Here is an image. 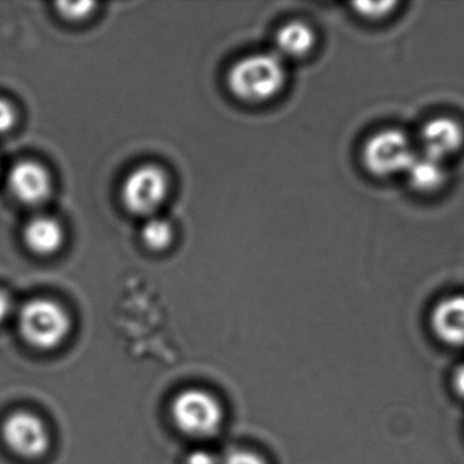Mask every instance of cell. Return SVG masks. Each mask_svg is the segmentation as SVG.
<instances>
[{"label": "cell", "mask_w": 464, "mask_h": 464, "mask_svg": "<svg viewBox=\"0 0 464 464\" xmlns=\"http://www.w3.org/2000/svg\"><path fill=\"white\" fill-rule=\"evenodd\" d=\"M286 72L276 53H254L236 62L227 72L230 93L241 102L259 104L284 88Z\"/></svg>", "instance_id": "obj_1"}, {"label": "cell", "mask_w": 464, "mask_h": 464, "mask_svg": "<svg viewBox=\"0 0 464 464\" xmlns=\"http://www.w3.org/2000/svg\"><path fill=\"white\" fill-rule=\"evenodd\" d=\"M18 330L24 341L39 350H55L72 330L69 312L48 298H34L18 314Z\"/></svg>", "instance_id": "obj_2"}, {"label": "cell", "mask_w": 464, "mask_h": 464, "mask_svg": "<svg viewBox=\"0 0 464 464\" xmlns=\"http://www.w3.org/2000/svg\"><path fill=\"white\" fill-rule=\"evenodd\" d=\"M170 417L176 428L191 439H210L221 430L225 420L221 401L200 388H188L173 398Z\"/></svg>", "instance_id": "obj_3"}, {"label": "cell", "mask_w": 464, "mask_h": 464, "mask_svg": "<svg viewBox=\"0 0 464 464\" xmlns=\"http://www.w3.org/2000/svg\"><path fill=\"white\" fill-rule=\"evenodd\" d=\"M168 191L167 173L156 165H143L127 176L121 188V199L130 213L148 217L161 208Z\"/></svg>", "instance_id": "obj_4"}, {"label": "cell", "mask_w": 464, "mask_h": 464, "mask_svg": "<svg viewBox=\"0 0 464 464\" xmlns=\"http://www.w3.org/2000/svg\"><path fill=\"white\" fill-rule=\"evenodd\" d=\"M414 157L409 140L398 130H384L374 134L369 138L362 151L366 169L379 178L406 172Z\"/></svg>", "instance_id": "obj_5"}, {"label": "cell", "mask_w": 464, "mask_h": 464, "mask_svg": "<svg viewBox=\"0 0 464 464\" xmlns=\"http://www.w3.org/2000/svg\"><path fill=\"white\" fill-rule=\"evenodd\" d=\"M2 437L12 452L24 459H40L50 450L51 433L47 423L34 412H12L2 425Z\"/></svg>", "instance_id": "obj_6"}, {"label": "cell", "mask_w": 464, "mask_h": 464, "mask_svg": "<svg viewBox=\"0 0 464 464\" xmlns=\"http://www.w3.org/2000/svg\"><path fill=\"white\" fill-rule=\"evenodd\" d=\"M10 189L20 202L37 206L50 198L53 183L48 170L34 161H24L13 168L9 178Z\"/></svg>", "instance_id": "obj_7"}, {"label": "cell", "mask_w": 464, "mask_h": 464, "mask_svg": "<svg viewBox=\"0 0 464 464\" xmlns=\"http://www.w3.org/2000/svg\"><path fill=\"white\" fill-rule=\"evenodd\" d=\"M430 328L447 346L464 347V295H452L440 301L430 314Z\"/></svg>", "instance_id": "obj_8"}, {"label": "cell", "mask_w": 464, "mask_h": 464, "mask_svg": "<svg viewBox=\"0 0 464 464\" xmlns=\"http://www.w3.org/2000/svg\"><path fill=\"white\" fill-rule=\"evenodd\" d=\"M423 154L442 160L455 154L464 142V131L458 121L450 118H436L428 121L420 131Z\"/></svg>", "instance_id": "obj_9"}, {"label": "cell", "mask_w": 464, "mask_h": 464, "mask_svg": "<svg viewBox=\"0 0 464 464\" xmlns=\"http://www.w3.org/2000/svg\"><path fill=\"white\" fill-rule=\"evenodd\" d=\"M24 240L32 252L48 256L58 252L63 244V227L51 217H37L26 225Z\"/></svg>", "instance_id": "obj_10"}, {"label": "cell", "mask_w": 464, "mask_h": 464, "mask_svg": "<svg viewBox=\"0 0 464 464\" xmlns=\"http://www.w3.org/2000/svg\"><path fill=\"white\" fill-rule=\"evenodd\" d=\"M276 55L287 58H303L314 45V34L306 24L295 21L279 29L276 36Z\"/></svg>", "instance_id": "obj_11"}, {"label": "cell", "mask_w": 464, "mask_h": 464, "mask_svg": "<svg viewBox=\"0 0 464 464\" xmlns=\"http://www.w3.org/2000/svg\"><path fill=\"white\" fill-rule=\"evenodd\" d=\"M410 186L420 192H433L442 187L447 179L442 161L422 154L415 156L406 170Z\"/></svg>", "instance_id": "obj_12"}, {"label": "cell", "mask_w": 464, "mask_h": 464, "mask_svg": "<svg viewBox=\"0 0 464 464\" xmlns=\"http://www.w3.org/2000/svg\"><path fill=\"white\" fill-rule=\"evenodd\" d=\"M173 240V227L167 219L150 218L142 229V241L153 251H164Z\"/></svg>", "instance_id": "obj_13"}, {"label": "cell", "mask_w": 464, "mask_h": 464, "mask_svg": "<svg viewBox=\"0 0 464 464\" xmlns=\"http://www.w3.org/2000/svg\"><path fill=\"white\" fill-rule=\"evenodd\" d=\"M398 6L396 2H358L354 4V9L358 14L368 18H382L390 14L393 7Z\"/></svg>", "instance_id": "obj_14"}, {"label": "cell", "mask_w": 464, "mask_h": 464, "mask_svg": "<svg viewBox=\"0 0 464 464\" xmlns=\"http://www.w3.org/2000/svg\"><path fill=\"white\" fill-rule=\"evenodd\" d=\"M96 5L92 2H77V4H58L59 13L67 20L78 21L85 20L88 15L92 14V10Z\"/></svg>", "instance_id": "obj_15"}, {"label": "cell", "mask_w": 464, "mask_h": 464, "mask_svg": "<svg viewBox=\"0 0 464 464\" xmlns=\"http://www.w3.org/2000/svg\"><path fill=\"white\" fill-rule=\"evenodd\" d=\"M222 464H268L267 460L259 455L257 452H254L251 450H243V448H237V450H232L227 453L224 459H222Z\"/></svg>", "instance_id": "obj_16"}, {"label": "cell", "mask_w": 464, "mask_h": 464, "mask_svg": "<svg viewBox=\"0 0 464 464\" xmlns=\"http://www.w3.org/2000/svg\"><path fill=\"white\" fill-rule=\"evenodd\" d=\"M15 111L6 100L0 99V132H7L15 124Z\"/></svg>", "instance_id": "obj_17"}, {"label": "cell", "mask_w": 464, "mask_h": 464, "mask_svg": "<svg viewBox=\"0 0 464 464\" xmlns=\"http://www.w3.org/2000/svg\"><path fill=\"white\" fill-rule=\"evenodd\" d=\"M186 464H222V459H219L216 453L208 450H195L188 453L186 459Z\"/></svg>", "instance_id": "obj_18"}, {"label": "cell", "mask_w": 464, "mask_h": 464, "mask_svg": "<svg viewBox=\"0 0 464 464\" xmlns=\"http://www.w3.org/2000/svg\"><path fill=\"white\" fill-rule=\"evenodd\" d=\"M13 312V301L7 293L0 290V323L6 322Z\"/></svg>", "instance_id": "obj_19"}, {"label": "cell", "mask_w": 464, "mask_h": 464, "mask_svg": "<svg viewBox=\"0 0 464 464\" xmlns=\"http://www.w3.org/2000/svg\"><path fill=\"white\" fill-rule=\"evenodd\" d=\"M453 387H455L456 393L464 398V366L456 369L455 376H453Z\"/></svg>", "instance_id": "obj_20"}]
</instances>
